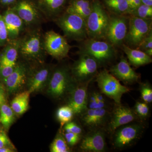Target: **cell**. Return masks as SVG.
Instances as JSON below:
<instances>
[{
    "label": "cell",
    "instance_id": "6da1fadb",
    "mask_svg": "<svg viewBox=\"0 0 152 152\" xmlns=\"http://www.w3.org/2000/svg\"><path fill=\"white\" fill-rule=\"evenodd\" d=\"M143 122L135 121L117 128L112 134V145L115 149L121 150L134 145L144 133Z\"/></svg>",
    "mask_w": 152,
    "mask_h": 152
},
{
    "label": "cell",
    "instance_id": "7a4b0ae2",
    "mask_svg": "<svg viewBox=\"0 0 152 152\" xmlns=\"http://www.w3.org/2000/svg\"><path fill=\"white\" fill-rule=\"evenodd\" d=\"M77 83L67 68L60 67L50 77L48 92L52 97L61 99L69 95Z\"/></svg>",
    "mask_w": 152,
    "mask_h": 152
},
{
    "label": "cell",
    "instance_id": "3957f363",
    "mask_svg": "<svg viewBox=\"0 0 152 152\" xmlns=\"http://www.w3.org/2000/svg\"><path fill=\"white\" fill-rule=\"evenodd\" d=\"M110 18L99 3H94L91 12L86 20L89 38L99 40L105 38Z\"/></svg>",
    "mask_w": 152,
    "mask_h": 152
},
{
    "label": "cell",
    "instance_id": "277c9868",
    "mask_svg": "<svg viewBox=\"0 0 152 152\" xmlns=\"http://www.w3.org/2000/svg\"><path fill=\"white\" fill-rule=\"evenodd\" d=\"M96 77L99 91L113 100L115 104H121L123 95L130 91L129 88L121 84L120 81L107 70L98 73Z\"/></svg>",
    "mask_w": 152,
    "mask_h": 152
},
{
    "label": "cell",
    "instance_id": "5b68a950",
    "mask_svg": "<svg viewBox=\"0 0 152 152\" xmlns=\"http://www.w3.org/2000/svg\"><path fill=\"white\" fill-rule=\"evenodd\" d=\"M80 53H84L94 58L99 66L110 63L115 59L116 53L111 44L96 39H89L85 42Z\"/></svg>",
    "mask_w": 152,
    "mask_h": 152
},
{
    "label": "cell",
    "instance_id": "8992f818",
    "mask_svg": "<svg viewBox=\"0 0 152 152\" xmlns=\"http://www.w3.org/2000/svg\"><path fill=\"white\" fill-rule=\"evenodd\" d=\"M57 24L69 39L82 40L88 37L86 20L76 14L66 12L59 18Z\"/></svg>",
    "mask_w": 152,
    "mask_h": 152
},
{
    "label": "cell",
    "instance_id": "52a82bcc",
    "mask_svg": "<svg viewBox=\"0 0 152 152\" xmlns=\"http://www.w3.org/2000/svg\"><path fill=\"white\" fill-rule=\"evenodd\" d=\"M98 63L91 56L80 53V57L72 69L74 79L77 83L92 81L98 73Z\"/></svg>",
    "mask_w": 152,
    "mask_h": 152
},
{
    "label": "cell",
    "instance_id": "ba28073f",
    "mask_svg": "<svg viewBox=\"0 0 152 152\" xmlns=\"http://www.w3.org/2000/svg\"><path fill=\"white\" fill-rule=\"evenodd\" d=\"M127 33L125 39L128 45L137 47L142 40L152 31L151 19L131 17L129 21Z\"/></svg>",
    "mask_w": 152,
    "mask_h": 152
},
{
    "label": "cell",
    "instance_id": "9c48e42d",
    "mask_svg": "<svg viewBox=\"0 0 152 152\" xmlns=\"http://www.w3.org/2000/svg\"><path fill=\"white\" fill-rule=\"evenodd\" d=\"M135 121H139L132 108L121 104H115L105 130L111 135L119 127Z\"/></svg>",
    "mask_w": 152,
    "mask_h": 152
},
{
    "label": "cell",
    "instance_id": "30bf717a",
    "mask_svg": "<svg viewBox=\"0 0 152 152\" xmlns=\"http://www.w3.org/2000/svg\"><path fill=\"white\" fill-rule=\"evenodd\" d=\"M44 42V47L48 53L58 60L67 56L71 48L64 37L53 31L45 34Z\"/></svg>",
    "mask_w": 152,
    "mask_h": 152
},
{
    "label": "cell",
    "instance_id": "8fae6325",
    "mask_svg": "<svg viewBox=\"0 0 152 152\" xmlns=\"http://www.w3.org/2000/svg\"><path fill=\"white\" fill-rule=\"evenodd\" d=\"M110 112L108 108H87L80 115L83 126L89 130L104 129L108 123Z\"/></svg>",
    "mask_w": 152,
    "mask_h": 152
},
{
    "label": "cell",
    "instance_id": "7c38bea8",
    "mask_svg": "<svg viewBox=\"0 0 152 152\" xmlns=\"http://www.w3.org/2000/svg\"><path fill=\"white\" fill-rule=\"evenodd\" d=\"M128 24L127 19L123 16L119 15L110 18L105 38L111 45H121L127 33Z\"/></svg>",
    "mask_w": 152,
    "mask_h": 152
},
{
    "label": "cell",
    "instance_id": "4fadbf2b",
    "mask_svg": "<svg viewBox=\"0 0 152 152\" xmlns=\"http://www.w3.org/2000/svg\"><path fill=\"white\" fill-rule=\"evenodd\" d=\"M105 130L97 129L89 131L80 139L79 148L82 152H104L107 149Z\"/></svg>",
    "mask_w": 152,
    "mask_h": 152
},
{
    "label": "cell",
    "instance_id": "5bb4252c",
    "mask_svg": "<svg viewBox=\"0 0 152 152\" xmlns=\"http://www.w3.org/2000/svg\"><path fill=\"white\" fill-rule=\"evenodd\" d=\"M77 83L69 94L67 104L72 109L75 115H80L87 107L88 87L91 82Z\"/></svg>",
    "mask_w": 152,
    "mask_h": 152
},
{
    "label": "cell",
    "instance_id": "9a60e30c",
    "mask_svg": "<svg viewBox=\"0 0 152 152\" xmlns=\"http://www.w3.org/2000/svg\"><path fill=\"white\" fill-rule=\"evenodd\" d=\"M19 53L28 59L39 58L42 55L43 47L39 34L33 33L25 37L19 43Z\"/></svg>",
    "mask_w": 152,
    "mask_h": 152
},
{
    "label": "cell",
    "instance_id": "2e32d148",
    "mask_svg": "<svg viewBox=\"0 0 152 152\" xmlns=\"http://www.w3.org/2000/svg\"><path fill=\"white\" fill-rule=\"evenodd\" d=\"M109 72L125 85H132L137 83L140 75L131 67L130 64L124 57H122L118 64L112 66Z\"/></svg>",
    "mask_w": 152,
    "mask_h": 152
},
{
    "label": "cell",
    "instance_id": "e0dca14e",
    "mask_svg": "<svg viewBox=\"0 0 152 152\" xmlns=\"http://www.w3.org/2000/svg\"><path fill=\"white\" fill-rule=\"evenodd\" d=\"M28 72L27 68L24 64H16L12 73L4 80L9 94H14L21 89L27 80Z\"/></svg>",
    "mask_w": 152,
    "mask_h": 152
},
{
    "label": "cell",
    "instance_id": "ac0fdd59",
    "mask_svg": "<svg viewBox=\"0 0 152 152\" xmlns=\"http://www.w3.org/2000/svg\"><path fill=\"white\" fill-rule=\"evenodd\" d=\"M3 17L7 30L8 39L15 40L23 28V21L12 9L7 10Z\"/></svg>",
    "mask_w": 152,
    "mask_h": 152
},
{
    "label": "cell",
    "instance_id": "d6986e66",
    "mask_svg": "<svg viewBox=\"0 0 152 152\" xmlns=\"http://www.w3.org/2000/svg\"><path fill=\"white\" fill-rule=\"evenodd\" d=\"M23 21L28 24L33 23L39 19V14L37 8L28 1L19 2L12 9Z\"/></svg>",
    "mask_w": 152,
    "mask_h": 152
},
{
    "label": "cell",
    "instance_id": "ffe728a7",
    "mask_svg": "<svg viewBox=\"0 0 152 152\" xmlns=\"http://www.w3.org/2000/svg\"><path fill=\"white\" fill-rule=\"evenodd\" d=\"M50 76V71L49 68H41L36 71L29 78L28 91L31 94L40 91L48 82Z\"/></svg>",
    "mask_w": 152,
    "mask_h": 152
},
{
    "label": "cell",
    "instance_id": "44dd1931",
    "mask_svg": "<svg viewBox=\"0 0 152 152\" xmlns=\"http://www.w3.org/2000/svg\"><path fill=\"white\" fill-rule=\"evenodd\" d=\"M123 50L127 56L130 64L135 67L148 64L152 63L151 57L138 49H133L127 45H123Z\"/></svg>",
    "mask_w": 152,
    "mask_h": 152
},
{
    "label": "cell",
    "instance_id": "7402d4cb",
    "mask_svg": "<svg viewBox=\"0 0 152 152\" xmlns=\"http://www.w3.org/2000/svg\"><path fill=\"white\" fill-rule=\"evenodd\" d=\"M20 42L14 41L4 49L0 55V66L15 65L17 64Z\"/></svg>",
    "mask_w": 152,
    "mask_h": 152
},
{
    "label": "cell",
    "instance_id": "603a6c76",
    "mask_svg": "<svg viewBox=\"0 0 152 152\" xmlns=\"http://www.w3.org/2000/svg\"><path fill=\"white\" fill-rule=\"evenodd\" d=\"M31 94L28 90L19 93L13 99L11 102V107L15 113L21 115L27 111Z\"/></svg>",
    "mask_w": 152,
    "mask_h": 152
},
{
    "label": "cell",
    "instance_id": "cb8c5ba5",
    "mask_svg": "<svg viewBox=\"0 0 152 152\" xmlns=\"http://www.w3.org/2000/svg\"><path fill=\"white\" fill-rule=\"evenodd\" d=\"M92 10V5L88 0H75L68 7L66 12L76 14L86 20Z\"/></svg>",
    "mask_w": 152,
    "mask_h": 152
},
{
    "label": "cell",
    "instance_id": "d4e9b609",
    "mask_svg": "<svg viewBox=\"0 0 152 152\" xmlns=\"http://www.w3.org/2000/svg\"><path fill=\"white\" fill-rule=\"evenodd\" d=\"M15 112L6 103L0 105V124L6 130H8L15 120Z\"/></svg>",
    "mask_w": 152,
    "mask_h": 152
},
{
    "label": "cell",
    "instance_id": "484cf974",
    "mask_svg": "<svg viewBox=\"0 0 152 152\" xmlns=\"http://www.w3.org/2000/svg\"><path fill=\"white\" fill-rule=\"evenodd\" d=\"M106 5L114 12L119 15L132 13V12L126 0H105Z\"/></svg>",
    "mask_w": 152,
    "mask_h": 152
},
{
    "label": "cell",
    "instance_id": "4316f807",
    "mask_svg": "<svg viewBox=\"0 0 152 152\" xmlns=\"http://www.w3.org/2000/svg\"><path fill=\"white\" fill-rule=\"evenodd\" d=\"M74 115L72 109L68 105L59 108L57 110L56 117L60 123L61 129H62L66 124L72 121Z\"/></svg>",
    "mask_w": 152,
    "mask_h": 152
},
{
    "label": "cell",
    "instance_id": "83f0119b",
    "mask_svg": "<svg viewBox=\"0 0 152 152\" xmlns=\"http://www.w3.org/2000/svg\"><path fill=\"white\" fill-rule=\"evenodd\" d=\"M51 152H69L71 151L69 146L66 141L64 135L59 132L57 135L50 147Z\"/></svg>",
    "mask_w": 152,
    "mask_h": 152
},
{
    "label": "cell",
    "instance_id": "f1b7e54d",
    "mask_svg": "<svg viewBox=\"0 0 152 152\" xmlns=\"http://www.w3.org/2000/svg\"><path fill=\"white\" fill-rule=\"evenodd\" d=\"M150 105L143 101H137L133 108L139 121L144 122L150 115Z\"/></svg>",
    "mask_w": 152,
    "mask_h": 152
},
{
    "label": "cell",
    "instance_id": "f546056e",
    "mask_svg": "<svg viewBox=\"0 0 152 152\" xmlns=\"http://www.w3.org/2000/svg\"><path fill=\"white\" fill-rule=\"evenodd\" d=\"M140 91L142 101L150 105L152 102V87L148 82L140 83Z\"/></svg>",
    "mask_w": 152,
    "mask_h": 152
},
{
    "label": "cell",
    "instance_id": "4dcf8cb0",
    "mask_svg": "<svg viewBox=\"0 0 152 152\" xmlns=\"http://www.w3.org/2000/svg\"><path fill=\"white\" fill-rule=\"evenodd\" d=\"M133 16L141 18L151 19L152 16V7L141 4L133 12Z\"/></svg>",
    "mask_w": 152,
    "mask_h": 152
},
{
    "label": "cell",
    "instance_id": "1f68e13d",
    "mask_svg": "<svg viewBox=\"0 0 152 152\" xmlns=\"http://www.w3.org/2000/svg\"><path fill=\"white\" fill-rule=\"evenodd\" d=\"M87 107L89 109L108 108L107 102H98L95 95V91L88 93Z\"/></svg>",
    "mask_w": 152,
    "mask_h": 152
},
{
    "label": "cell",
    "instance_id": "d6a6232c",
    "mask_svg": "<svg viewBox=\"0 0 152 152\" xmlns=\"http://www.w3.org/2000/svg\"><path fill=\"white\" fill-rule=\"evenodd\" d=\"M44 5L51 12L59 10L64 4L65 0H42Z\"/></svg>",
    "mask_w": 152,
    "mask_h": 152
},
{
    "label": "cell",
    "instance_id": "836d02e7",
    "mask_svg": "<svg viewBox=\"0 0 152 152\" xmlns=\"http://www.w3.org/2000/svg\"><path fill=\"white\" fill-rule=\"evenodd\" d=\"M8 39L7 30L2 15H0V45L6 43Z\"/></svg>",
    "mask_w": 152,
    "mask_h": 152
},
{
    "label": "cell",
    "instance_id": "e575fe53",
    "mask_svg": "<svg viewBox=\"0 0 152 152\" xmlns=\"http://www.w3.org/2000/svg\"><path fill=\"white\" fill-rule=\"evenodd\" d=\"M63 128L65 132L75 133L79 135H81L83 133L82 128L77 124L72 121L66 124Z\"/></svg>",
    "mask_w": 152,
    "mask_h": 152
},
{
    "label": "cell",
    "instance_id": "d590c367",
    "mask_svg": "<svg viewBox=\"0 0 152 152\" xmlns=\"http://www.w3.org/2000/svg\"><path fill=\"white\" fill-rule=\"evenodd\" d=\"M137 49L145 52L147 50L152 49V31L141 42L137 47Z\"/></svg>",
    "mask_w": 152,
    "mask_h": 152
},
{
    "label": "cell",
    "instance_id": "8d00e7d4",
    "mask_svg": "<svg viewBox=\"0 0 152 152\" xmlns=\"http://www.w3.org/2000/svg\"><path fill=\"white\" fill-rule=\"evenodd\" d=\"M64 136L66 141L70 146H73L77 145L80 140L81 135L75 133L65 132Z\"/></svg>",
    "mask_w": 152,
    "mask_h": 152
},
{
    "label": "cell",
    "instance_id": "74e56055",
    "mask_svg": "<svg viewBox=\"0 0 152 152\" xmlns=\"http://www.w3.org/2000/svg\"><path fill=\"white\" fill-rule=\"evenodd\" d=\"M6 147H15L5 131L1 130L0 131V148Z\"/></svg>",
    "mask_w": 152,
    "mask_h": 152
},
{
    "label": "cell",
    "instance_id": "f35d334b",
    "mask_svg": "<svg viewBox=\"0 0 152 152\" xmlns=\"http://www.w3.org/2000/svg\"><path fill=\"white\" fill-rule=\"evenodd\" d=\"M16 65L0 66V77L3 80L7 78L13 72Z\"/></svg>",
    "mask_w": 152,
    "mask_h": 152
},
{
    "label": "cell",
    "instance_id": "ab89813d",
    "mask_svg": "<svg viewBox=\"0 0 152 152\" xmlns=\"http://www.w3.org/2000/svg\"><path fill=\"white\" fill-rule=\"evenodd\" d=\"M16 151L15 147H6L0 148V152H14Z\"/></svg>",
    "mask_w": 152,
    "mask_h": 152
},
{
    "label": "cell",
    "instance_id": "60d3db41",
    "mask_svg": "<svg viewBox=\"0 0 152 152\" xmlns=\"http://www.w3.org/2000/svg\"><path fill=\"white\" fill-rule=\"evenodd\" d=\"M5 103H6L5 95L2 90L0 89V105Z\"/></svg>",
    "mask_w": 152,
    "mask_h": 152
},
{
    "label": "cell",
    "instance_id": "b9f144b4",
    "mask_svg": "<svg viewBox=\"0 0 152 152\" xmlns=\"http://www.w3.org/2000/svg\"><path fill=\"white\" fill-rule=\"evenodd\" d=\"M127 2L129 7L132 12V13L133 12L134 10V3H133V0H126Z\"/></svg>",
    "mask_w": 152,
    "mask_h": 152
},
{
    "label": "cell",
    "instance_id": "7bdbcfd3",
    "mask_svg": "<svg viewBox=\"0 0 152 152\" xmlns=\"http://www.w3.org/2000/svg\"><path fill=\"white\" fill-rule=\"evenodd\" d=\"M133 3H134V10L142 4L141 0H133Z\"/></svg>",
    "mask_w": 152,
    "mask_h": 152
},
{
    "label": "cell",
    "instance_id": "ee69618b",
    "mask_svg": "<svg viewBox=\"0 0 152 152\" xmlns=\"http://www.w3.org/2000/svg\"><path fill=\"white\" fill-rule=\"evenodd\" d=\"M142 4L146 5L152 6V0H141Z\"/></svg>",
    "mask_w": 152,
    "mask_h": 152
},
{
    "label": "cell",
    "instance_id": "f6af8a7d",
    "mask_svg": "<svg viewBox=\"0 0 152 152\" xmlns=\"http://www.w3.org/2000/svg\"><path fill=\"white\" fill-rule=\"evenodd\" d=\"M16 0H2L1 2L4 5H9L15 1Z\"/></svg>",
    "mask_w": 152,
    "mask_h": 152
},
{
    "label": "cell",
    "instance_id": "bcb514c9",
    "mask_svg": "<svg viewBox=\"0 0 152 152\" xmlns=\"http://www.w3.org/2000/svg\"><path fill=\"white\" fill-rule=\"evenodd\" d=\"M1 130V126H0V131Z\"/></svg>",
    "mask_w": 152,
    "mask_h": 152
},
{
    "label": "cell",
    "instance_id": "7dc6e473",
    "mask_svg": "<svg viewBox=\"0 0 152 152\" xmlns=\"http://www.w3.org/2000/svg\"><path fill=\"white\" fill-rule=\"evenodd\" d=\"M1 85H0V88H1Z\"/></svg>",
    "mask_w": 152,
    "mask_h": 152
},
{
    "label": "cell",
    "instance_id": "c3c4849f",
    "mask_svg": "<svg viewBox=\"0 0 152 152\" xmlns=\"http://www.w3.org/2000/svg\"><path fill=\"white\" fill-rule=\"evenodd\" d=\"M2 1V0H0V1Z\"/></svg>",
    "mask_w": 152,
    "mask_h": 152
}]
</instances>
